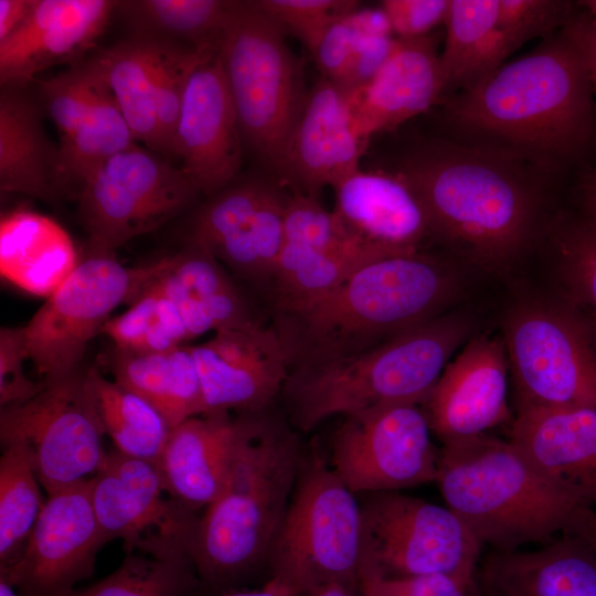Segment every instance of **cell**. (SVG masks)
I'll return each instance as SVG.
<instances>
[{
    "label": "cell",
    "mask_w": 596,
    "mask_h": 596,
    "mask_svg": "<svg viewBox=\"0 0 596 596\" xmlns=\"http://www.w3.org/2000/svg\"><path fill=\"white\" fill-rule=\"evenodd\" d=\"M115 347L136 353H161L185 345L190 334L177 306L149 284L121 315L102 329Z\"/></svg>",
    "instance_id": "ab89813d"
},
{
    "label": "cell",
    "mask_w": 596,
    "mask_h": 596,
    "mask_svg": "<svg viewBox=\"0 0 596 596\" xmlns=\"http://www.w3.org/2000/svg\"><path fill=\"white\" fill-rule=\"evenodd\" d=\"M254 3L285 34L295 35L308 50L334 19L360 6L352 0H255Z\"/></svg>",
    "instance_id": "ee69618b"
},
{
    "label": "cell",
    "mask_w": 596,
    "mask_h": 596,
    "mask_svg": "<svg viewBox=\"0 0 596 596\" xmlns=\"http://www.w3.org/2000/svg\"><path fill=\"white\" fill-rule=\"evenodd\" d=\"M107 366L116 383L150 403L171 429L204 415L201 380L190 345L161 353L115 347Z\"/></svg>",
    "instance_id": "1f68e13d"
},
{
    "label": "cell",
    "mask_w": 596,
    "mask_h": 596,
    "mask_svg": "<svg viewBox=\"0 0 596 596\" xmlns=\"http://www.w3.org/2000/svg\"><path fill=\"white\" fill-rule=\"evenodd\" d=\"M566 533L584 541L596 555V509L583 507Z\"/></svg>",
    "instance_id": "db71d44e"
},
{
    "label": "cell",
    "mask_w": 596,
    "mask_h": 596,
    "mask_svg": "<svg viewBox=\"0 0 596 596\" xmlns=\"http://www.w3.org/2000/svg\"><path fill=\"white\" fill-rule=\"evenodd\" d=\"M396 38L358 35L343 84L348 93L363 89L379 73L391 55Z\"/></svg>",
    "instance_id": "681fc988"
},
{
    "label": "cell",
    "mask_w": 596,
    "mask_h": 596,
    "mask_svg": "<svg viewBox=\"0 0 596 596\" xmlns=\"http://www.w3.org/2000/svg\"><path fill=\"white\" fill-rule=\"evenodd\" d=\"M404 254L365 243L342 251H318L285 243L272 279L279 308L290 315L329 295L361 266Z\"/></svg>",
    "instance_id": "836d02e7"
},
{
    "label": "cell",
    "mask_w": 596,
    "mask_h": 596,
    "mask_svg": "<svg viewBox=\"0 0 596 596\" xmlns=\"http://www.w3.org/2000/svg\"><path fill=\"white\" fill-rule=\"evenodd\" d=\"M199 193L180 167L145 146L116 153L77 192L89 254L115 255L180 214Z\"/></svg>",
    "instance_id": "8fae6325"
},
{
    "label": "cell",
    "mask_w": 596,
    "mask_h": 596,
    "mask_svg": "<svg viewBox=\"0 0 596 596\" xmlns=\"http://www.w3.org/2000/svg\"><path fill=\"white\" fill-rule=\"evenodd\" d=\"M150 284L177 306L191 340L210 330L219 332L255 323L217 259L196 245L162 258Z\"/></svg>",
    "instance_id": "83f0119b"
},
{
    "label": "cell",
    "mask_w": 596,
    "mask_h": 596,
    "mask_svg": "<svg viewBox=\"0 0 596 596\" xmlns=\"http://www.w3.org/2000/svg\"><path fill=\"white\" fill-rule=\"evenodd\" d=\"M91 499L105 542L123 540L132 552L150 531H175L199 518L163 498L158 465L114 449L107 453L98 471L89 478Z\"/></svg>",
    "instance_id": "603a6c76"
},
{
    "label": "cell",
    "mask_w": 596,
    "mask_h": 596,
    "mask_svg": "<svg viewBox=\"0 0 596 596\" xmlns=\"http://www.w3.org/2000/svg\"><path fill=\"white\" fill-rule=\"evenodd\" d=\"M246 414L227 413L189 418L172 428L159 458L164 491L196 513L219 496L243 433Z\"/></svg>",
    "instance_id": "d4e9b609"
},
{
    "label": "cell",
    "mask_w": 596,
    "mask_h": 596,
    "mask_svg": "<svg viewBox=\"0 0 596 596\" xmlns=\"http://www.w3.org/2000/svg\"><path fill=\"white\" fill-rule=\"evenodd\" d=\"M117 2L34 0L25 21L0 42L1 86L25 87L51 66L83 61Z\"/></svg>",
    "instance_id": "44dd1931"
},
{
    "label": "cell",
    "mask_w": 596,
    "mask_h": 596,
    "mask_svg": "<svg viewBox=\"0 0 596 596\" xmlns=\"http://www.w3.org/2000/svg\"><path fill=\"white\" fill-rule=\"evenodd\" d=\"M105 544L87 479L47 496L21 557L0 577L21 596H66L93 575Z\"/></svg>",
    "instance_id": "2e32d148"
},
{
    "label": "cell",
    "mask_w": 596,
    "mask_h": 596,
    "mask_svg": "<svg viewBox=\"0 0 596 596\" xmlns=\"http://www.w3.org/2000/svg\"><path fill=\"white\" fill-rule=\"evenodd\" d=\"M592 320V319H590ZM596 323V322H595Z\"/></svg>",
    "instance_id": "6125c7cd"
},
{
    "label": "cell",
    "mask_w": 596,
    "mask_h": 596,
    "mask_svg": "<svg viewBox=\"0 0 596 596\" xmlns=\"http://www.w3.org/2000/svg\"><path fill=\"white\" fill-rule=\"evenodd\" d=\"M348 94L356 131L365 141L425 113L444 95L435 36L396 38L375 77L363 89Z\"/></svg>",
    "instance_id": "cb8c5ba5"
},
{
    "label": "cell",
    "mask_w": 596,
    "mask_h": 596,
    "mask_svg": "<svg viewBox=\"0 0 596 596\" xmlns=\"http://www.w3.org/2000/svg\"><path fill=\"white\" fill-rule=\"evenodd\" d=\"M0 596H21L14 587L4 578L0 577Z\"/></svg>",
    "instance_id": "680465c9"
},
{
    "label": "cell",
    "mask_w": 596,
    "mask_h": 596,
    "mask_svg": "<svg viewBox=\"0 0 596 596\" xmlns=\"http://www.w3.org/2000/svg\"><path fill=\"white\" fill-rule=\"evenodd\" d=\"M104 82V81H103ZM137 143L113 94L104 83L81 126L57 147V187H75L105 161Z\"/></svg>",
    "instance_id": "8d00e7d4"
},
{
    "label": "cell",
    "mask_w": 596,
    "mask_h": 596,
    "mask_svg": "<svg viewBox=\"0 0 596 596\" xmlns=\"http://www.w3.org/2000/svg\"><path fill=\"white\" fill-rule=\"evenodd\" d=\"M444 24L439 54L444 94L478 86L514 52L498 25L497 0H449Z\"/></svg>",
    "instance_id": "d6a6232c"
},
{
    "label": "cell",
    "mask_w": 596,
    "mask_h": 596,
    "mask_svg": "<svg viewBox=\"0 0 596 596\" xmlns=\"http://www.w3.org/2000/svg\"><path fill=\"white\" fill-rule=\"evenodd\" d=\"M284 201L285 195L272 185L257 209L228 231L209 253L244 276L272 277L286 243Z\"/></svg>",
    "instance_id": "f35d334b"
},
{
    "label": "cell",
    "mask_w": 596,
    "mask_h": 596,
    "mask_svg": "<svg viewBox=\"0 0 596 596\" xmlns=\"http://www.w3.org/2000/svg\"><path fill=\"white\" fill-rule=\"evenodd\" d=\"M67 232L52 219L18 209L0 223V273L34 296L50 297L78 265Z\"/></svg>",
    "instance_id": "f1b7e54d"
},
{
    "label": "cell",
    "mask_w": 596,
    "mask_h": 596,
    "mask_svg": "<svg viewBox=\"0 0 596 596\" xmlns=\"http://www.w3.org/2000/svg\"><path fill=\"white\" fill-rule=\"evenodd\" d=\"M468 596H490L476 582L475 586L469 590Z\"/></svg>",
    "instance_id": "94428289"
},
{
    "label": "cell",
    "mask_w": 596,
    "mask_h": 596,
    "mask_svg": "<svg viewBox=\"0 0 596 596\" xmlns=\"http://www.w3.org/2000/svg\"><path fill=\"white\" fill-rule=\"evenodd\" d=\"M360 496V577L445 575L475 586L483 545L454 511L400 491Z\"/></svg>",
    "instance_id": "9c48e42d"
},
{
    "label": "cell",
    "mask_w": 596,
    "mask_h": 596,
    "mask_svg": "<svg viewBox=\"0 0 596 596\" xmlns=\"http://www.w3.org/2000/svg\"><path fill=\"white\" fill-rule=\"evenodd\" d=\"M217 53L136 34L91 58L137 143L173 157L174 134L188 81Z\"/></svg>",
    "instance_id": "5bb4252c"
},
{
    "label": "cell",
    "mask_w": 596,
    "mask_h": 596,
    "mask_svg": "<svg viewBox=\"0 0 596 596\" xmlns=\"http://www.w3.org/2000/svg\"><path fill=\"white\" fill-rule=\"evenodd\" d=\"M509 441L543 478L596 509V408H518Z\"/></svg>",
    "instance_id": "7402d4cb"
},
{
    "label": "cell",
    "mask_w": 596,
    "mask_h": 596,
    "mask_svg": "<svg viewBox=\"0 0 596 596\" xmlns=\"http://www.w3.org/2000/svg\"><path fill=\"white\" fill-rule=\"evenodd\" d=\"M333 190L334 212L365 242L395 253H411L432 235L421 200L396 172L359 169Z\"/></svg>",
    "instance_id": "484cf974"
},
{
    "label": "cell",
    "mask_w": 596,
    "mask_h": 596,
    "mask_svg": "<svg viewBox=\"0 0 596 596\" xmlns=\"http://www.w3.org/2000/svg\"><path fill=\"white\" fill-rule=\"evenodd\" d=\"M283 219L285 240L289 244L342 251L369 243L356 236L334 211L323 209L316 196L299 191L285 195Z\"/></svg>",
    "instance_id": "b9f144b4"
},
{
    "label": "cell",
    "mask_w": 596,
    "mask_h": 596,
    "mask_svg": "<svg viewBox=\"0 0 596 596\" xmlns=\"http://www.w3.org/2000/svg\"><path fill=\"white\" fill-rule=\"evenodd\" d=\"M362 517L359 496L319 453L304 454L267 570L308 596L339 583L360 595Z\"/></svg>",
    "instance_id": "ba28073f"
},
{
    "label": "cell",
    "mask_w": 596,
    "mask_h": 596,
    "mask_svg": "<svg viewBox=\"0 0 596 596\" xmlns=\"http://www.w3.org/2000/svg\"><path fill=\"white\" fill-rule=\"evenodd\" d=\"M435 482L446 507L494 551L545 544L587 507L543 478L509 439L487 433L443 444Z\"/></svg>",
    "instance_id": "8992f818"
},
{
    "label": "cell",
    "mask_w": 596,
    "mask_h": 596,
    "mask_svg": "<svg viewBox=\"0 0 596 596\" xmlns=\"http://www.w3.org/2000/svg\"><path fill=\"white\" fill-rule=\"evenodd\" d=\"M29 360L22 327L0 330V407L24 403L41 392L42 381L34 382L24 371Z\"/></svg>",
    "instance_id": "f6af8a7d"
},
{
    "label": "cell",
    "mask_w": 596,
    "mask_h": 596,
    "mask_svg": "<svg viewBox=\"0 0 596 596\" xmlns=\"http://www.w3.org/2000/svg\"><path fill=\"white\" fill-rule=\"evenodd\" d=\"M0 189L44 201L58 191L57 149L24 87L3 86L0 94Z\"/></svg>",
    "instance_id": "f546056e"
},
{
    "label": "cell",
    "mask_w": 596,
    "mask_h": 596,
    "mask_svg": "<svg viewBox=\"0 0 596 596\" xmlns=\"http://www.w3.org/2000/svg\"><path fill=\"white\" fill-rule=\"evenodd\" d=\"M204 400V415L263 413L281 393L290 356L280 334L255 322L215 332L190 345Z\"/></svg>",
    "instance_id": "e0dca14e"
},
{
    "label": "cell",
    "mask_w": 596,
    "mask_h": 596,
    "mask_svg": "<svg viewBox=\"0 0 596 596\" xmlns=\"http://www.w3.org/2000/svg\"><path fill=\"white\" fill-rule=\"evenodd\" d=\"M470 589L445 575L387 578L364 574L360 596H468Z\"/></svg>",
    "instance_id": "c3c4849f"
},
{
    "label": "cell",
    "mask_w": 596,
    "mask_h": 596,
    "mask_svg": "<svg viewBox=\"0 0 596 596\" xmlns=\"http://www.w3.org/2000/svg\"><path fill=\"white\" fill-rule=\"evenodd\" d=\"M472 327L465 312L443 313L359 352L294 368L281 391L292 424L309 433L336 415L426 403Z\"/></svg>",
    "instance_id": "5b68a950"
},
{
    "label": "cell",
    "mask_w": 596,
    "mask_h": 596,
    "mask_svg": "<svg viewBox=\"0 0 596 596\" xmlns=\"http://www.w3.org/2000/svg\"><path fill=\"white\" fill-rule=\"evenodd\" d=\"M217 53L243 142L277 173L309 95L304 64L254 1H237Z\"/></svg>",
    "instance_id": "52a82bcc"
},
{
    "label": "cell",
    "mask_w": 596,
    "mask_h": 596,
    "mask_svg": "<svg viewBox=\"0 0 596 596\" xmlns=\"http://www.w3.org/2000/svg\"><path fill=\"white\" fill-rule=\"evenodd\" d=\"M573 15L571 1L497 0L498 25L514 51L532 39L554 35Z\"/></svg>",
    "instance_id": "7bdbcfd3"
},
{
    "label": "cell",
    "mask_w": 596,
    "mask_h": 596,
    "mask_svg": "<svg viewBox=\"0 0 596 596\" xmlns=\"http://www.w3.org/2000/svg\"><path fill=\"white\" fill-rule=\"evenodd\" d=\"M222 596H302L301 593L288 583L269 577L263 586L254 589L232 590Z\"/></svg>",
    "instance_id": "11a10c76"
},
{
    "label": "cell",
    "mask_w": 596,
    "mask_h": 596,
    "mask_svg": "<svg viewBox=\"0 0 596 596\" xmlns=\"http://www.w3.org/2000/svg\"><path fill=\"white\" fill-rule=\"evenodd\" d=\"M586 64L562 32L502 65L478 86L453 95L446 116L483 142L560 166L582 156L596 126Z\"/></svg>",
    "instance_id": "7a4b0ae2"
},
{
    "label": "cell",
    "mask_w": 596,
    "mask_h": 596,
    "mask_svg": "<svg viewBox=\"0 0 596 596\" xmlns=\"http://www.w3.org/2000/svg\"><path fill=\"white\" fill-rule=\"evenodd\" d=\"M557 167L489 143L435 140L407 153L395 172L421 200L432 235L473 264L500 269L531 241L541 173Z\"/></svg>",
    "instance_id": "6da1fadb"
},
{
    "label": "cell",
    "mask_w": 596,
    "mask_h": 596,
    "mask_svg": "<svg viewBox=\"0 0 596 596\" xmlns=\"http://www.w3.org/2000/svg\"><path fill=\"white\" fill-rule=\"evenodd\" d=\"M237 1L131 0L117 8L136 26L137 34L196 49H219Z\"/></svg>",
    "instance_id": "d590c367"
},
{
    "label": "cell",
    "mask_w": 596,
    "mask_h": 596,
    "mask_svg": "<svg viewBox=\"0 0 596 596\" xmlns=\"http://www.w3.org/2000/svg\"><path fill=\"white\" fill-rule=\"evenodd\" d=\"M478 577L490 596H596V555L565 533L533 550H492Z\"/></svg>",
    "instance_id": "4316f807"
},
{
    "label": "cell",
    "mask_w": 596,
    "mask_h": 596,
    "mask_svg": "<svg viewBox=\"0 0 596 596\" xmlns=\"http://www.w3.org/2000/svg\"><path fill=\"white\" fill-rule=\"evenodd\" d=\"M366 145L356 131L347 91L320 76L309 89L277 174L292 191L317 198L360 169Z\"/></svg>",
    "instance_id": "ffe728a7"
},
{
    "label": "cell",
    "mask_w": 596,
    "mask_h": 596,
    "mask_svg": "<svg viewBox=\"0 0 596 596\" xmlns=\"http://www.w3.org/2000/svg\"><path fill=\"white\" fill-rule=\"evenodd\" d=\"M262 414H246L223 487L198 519L191 554L200 592H232L267 568L289 505L305 451Z\"/></svg>",
    "instance_id": "3957f363"
},
{
    "label": "cell",
    "mask_w": 596,
    "mask_h": 596,
    "mask_svg": "<svg viewBox=\"0 0 596 596\" xmlns=\"http://www.w3.org/2000/svg\"><path fill=\"white\" fill-rule=\"evenodd\" d=\"M380 6L397 39H416L445 23L449 0H384Z\"/></svg>",
    "instance_id": "7dc6e473"
},
{
    "label": "cell",
    "mask_w": 596,
    "mask_h": 596,
    "mask_svg": "<svg viewBox=\"0 0 596 596\" xmlns=\"http://www.w3.org/2000/svg\"><path fill=\"white\" fill-rule=\"evenodd\" d=\"M308 596H360L339 583L326 584L316 590H313Z\"/></svg>",
    "instance_id": "6f0895ef"
},
{
    "label": "cell",
    "mask_w": 596,
    "mask_h": 596,
    "mask_svg": "<svg viewBox=\"0 0 596 596\" xmlns=\"http://www.w3.org/2000/svg\"><path fill=\"white\" fill-rule=\"evenodd\" d=\"M356 33L345 14L334 19L309 50L321 77L341 86L348 74Z\"/></svg>",
    "instance_id": "bcb514c9"
},
{
    "label": "cell",
    "mask_w": 596,
    "mask_h": 596,
    "mask_svg": "<svg viewBox=\"0 0 596 596\" xmlns=\"http://www.w3.org/2000/svg\"><path fill=\"white\" fill-rule=\"evenodd\" d=\"M329 462L355 494L435 482L439 450L418 404H387L344 416Z\"/></svg>",
    "instance_id": "9a60e30c"
},
{
    "label": "cell",
    "mask_w": 596,
    "mask_h": 596,
    "mask_svg": "<svg viewBox=\"0 0 596 596\" xmlns=\"http://www.w3.org/2000/svg\"><path fill=\"white\" fill-rule=\"evenodd\" d=\"M503 343L518 408H596V323L562 299L528 301L507 317Z\"/></svg>",
    "instance_id": "30bf717a"
},
{
    "label": "cell",
    "mask_w": 596,
    "mask_h": 596,
    "mask_svg": "<svg viewBox=\"0 0 596 596\" xmlns=\"http://www.w3.org/2000/svg\"><path fill=\"white\" fill-rule=\"evenodd\" d=\"M508 368L503 340L487 334L469 340L447 364L425 403L432 432L443 444L510 421Z\"/></svg>",
    "instance_id": "d6986e66"
},
{
    "label": "cell",
    "mask_w": 596,
    "mask_h": 596,
    "mask_svg": "<svg viewBox=\"0 0 596 596\" xmlns=\"http://www.w3.org/2000/svg\"><path fill=\"white\" fill-rule=\"evenodd\" d=\"M583 209L596 215V170L583 183Z\"/></svg>",
    "instance_id": "9f6ffc18"
},
{
    "label": "cell",
    "mask_w": 596,
    "mask_h": 596,
    "mask_svg": "<svg viewBox=\"0 0 596 596\" xmlns=\"http://www.w3.org/2000/svg\"><path fill=\"white\" fill-rule=\"evenodd\" d=\"M103 429L115 449L158 465L171 428L146 400L106 379L97 368L85 371Z\"/></svg>",
    "instance_id": "e575fe53"
},
{
    "label": "cell",
    "mask_w": 596,
    "mask_h": 596,
    "mask_svg": "<svg viewBox=\"0 0 596 596\" xmlns=\"http://www.w3.org/2000/svg\"><path fill=\"white\" fill-rule=\"evenodd\" d=\"M562 32L582 55L596 92V17L589 12L574 14Z\"/></svg>",
    "instance_id": "f907efd6"
},
{
    "label": "cell",
    "mask_w": 596,
    "mask_h": 596,
    "mask_svg": "<svg viewBox=\"0 0 596 596\" xmlns=\"http://www.w3.org/2000/svg\"><path fill=\"white\" fill-rule=\"evenodd\" d=\"M32 454L23 441L2 446L0 458V568L21 557L45 501Z\"/></svg>",
    "instance_id": "74e56055"
},
{
    "label": "cell",
    "mask_w": 596,
    "mask_h": 596,
    "mask_svg": "<svg viewBox=\"0 0 596 596\" xmlns=\"http://www.w3.org/2000/svg\"><path fill=\"white\" fill-rule=\"evenodd\" d=\"M345 20L358 35L391 36L392 28L381 6L358 7L345 14Z\"/></svg>",
    "instance_id": "816d5d0a"
},
{
    "label": "cell",
    "mask_w": 596,
    "mask_h": 596,
    "mask_svg": "<svg viewBox=\"0 0 596 596\" xmlns=\"http://www.w3.org/2000/svg\"><path fill=\"white\" fill-rule=\"evenodd\" d=\"M194 526L148 532L116 571L66 596H195L201 585L191 554Z\"/></svg>",
    "instance_id": "4dcf8cb0"
},
{
    "label": "cell",
    "mask_w": 596,
    "mask_h": 596,
    "mask_svg": "<svg viewBox=\"0 0 596 596\" xmlns=\"http://www.w3.org/2000/svg\"><path fill=\"white\" fill-rule=\"evenodd\" d=\"M459 288L453 267L419 251L374 259L329 295L289 315L297 330L281 337L290 365L297 358L299 366L385 341L441 315Z\"/></svg>",
    "instance_id": "277c9868"
},
{
    "label": "cell",
    "mask_w": 596,
    "mask_h": 596,
    "mask_svg": "<svg viewBox=\"0 0 596 596\" xmlns=\"http://www.w3.org/2000/svg\"><path fill=\"white\" fill-rule=\"evenodd\" d=\"M586 11L596 17V0H585L579 2Z\"/></svg>",
    "instance_id": "91938a15"
},
{
    "label": "cell",
    "mask_w": 596,
    "mask_h": 596,
    "mask_svg": "<svg viewBox=\"0 0 596 596\" xmlns=\"http://www.w3.org/2000/svg\"><path fill=\"white\" fill-rule=\"evenodd\" d=\"M34 0H0V42L10 36L30 14Z\"/></svg>",
    "instance_id": "f5cc1de1"
},
{
    "label": "cell",
    "mask_w": 596,
    "mask_h": 596,
    "mask_svg": "<svg viewBox=\"0 0 596 596\" xmlns=\"http://www.w3.org/2000/svg\"><path fill=\"white\" fill-rule=\"evenodd\" d=\"M161 266V259L127 267L115 255L89 254L22 326L29 361L42 382L79 371L91 340L111 311L134 302Z\"/></svg>",
    "instance_id": "7c38bea8"
},
{
    "label": "cell",
    "mask_w": 596,
    "mask_h": 596,
    "mask_svg": "<svg viewBox=\"0 0 596 596\" xmlns=\"http://www.w3.org/2000/svg\"><path fill=\"white\" fill-rule=\"evenodd\" d=\"M243 138L219 53L191 74L174 134L173 157L200 193L230 185L242 162Z\"/></svg>",
    "instance_id": "ac0fdd59"
},
{
    "label": "cell",
    "mask_w": 596,
    "mask_h": 596,
    "mask_svg": "<svg viewBox=\"0 0 596 596\" xmlns=\"http://www.w3.org/2000/svg\"><path fill=\"white\" fill-rule=\"evenodd\" d=\"M552 235L563 299L596 322V215L562 216Z\"/></svg>",
    "instance_id": "60d3db41"
},
{
    "label": "cell",
    "mask_w": 596,
    "mask_h": 596,
    "mask_svg": "<svg viewBox=\"0 0 596 596\" xmlns=\"http://www.w3.org/2000/svg\"><path fill=\"white\" fill-rule=\"evenodd\" d=\"M31 400L0 407L1 446L23 441L47 496L92 478L106 459L85 372L43 382Z\"/></svg>",
    "instance_id": "4fadbf2b"
}]
</instances>
